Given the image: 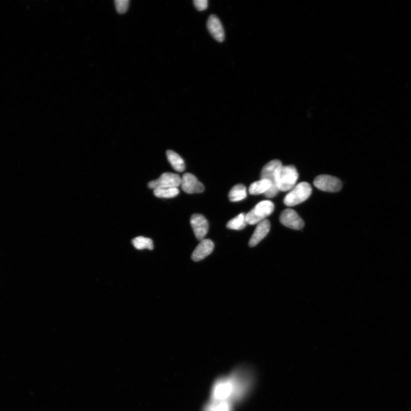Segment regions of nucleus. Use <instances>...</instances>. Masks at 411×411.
<instances>
[{
  "instance_id": "obj_1",
  "label": "nucleus",
  "mask_w": 411,
  "mask_h": 411,
  "mask_svg": "<svg viewBox=\"0 0 411 411\" xmlns=\"http://www.w3.org/2000/svg\"><path fill=\"white\" fill-rule=\"evenodd\" d=\"M298 179V173L294 166H282L276 173V185L281 192L291 190Z\"/></svg>"
},
{
  "instance_id": "obj_2",
  "label": "nucleus",
  "mask_w": 411,
  "mask_h": 411,
  "mask_svg": "<svg viewBox=\"0 0 411 411\" xmlns=\"http://www.w3.org/2000/svg\"><path fill=\"white\" fill-rule=\"evenodd\" d=\"M312 193V188L308 182H300L292 189L284 199V203L288 206H294L304 202Z\"/></svg>"
},
{
  "instance_id": "obj_3",
  "label": "nucleus",
  "mask_w": 411,
  "mask_h": 411,
  "mask_svg": "<svg viewBox=\"0 0 411 411\" xmlns=\"http://www.w3.org/2000/svg\"><path fill=\"white\" fill-rule=\"evenodd\" d=\"M274 208L275 206L272 201H261L250 212L246 214L247 224L250 225L260 224L272 214Z\"/></svg>"
},
{
  "instance_id": "obj_4",
  "label": "nucleus",
  "mask_w": 411,
  "mask_h": 411,
  "mask_svg": "<svg viewBox=\"0 0 411 411\" xmlns=\"http://www.w3.org/2000/svg\"><path fill=\"white\" fill-rule=\"evenodd\" d=\"M282 166L280 160H272L266 164L261 172V178L268 180L272 183L271 188L264 194L268 198H273L279 192L276 185V173Z\"/></svg>"
},
{
  "instance_id": "obj_5",
  "label": "nucleus",
  "mask_w": 411,
  "mask_h": 411,
  "mask_svg": "<svg viewBox=\"0 0 411 411\" xmlns=\"http://www.w3.org/2000/svg\"><path fill=\"white\" fill-rule=\"evenodd\" d=\"M236 388V382L233 377L231 380H220L217 382L214 388V400L216 402H224L230 396Z\"/></svg>"
},
{
  "instance_id": "obj_6",
  "label": "nucleus",
  "mask_w": 411,
  "mask_h": 411,
  "mask_svg": "<svg viewBox=\"0 0 411 411\" xmlns=\"http://www.w3.org/2000/svg\"><path fill=\"white\" fill-rule=\"evenodd\" d=\"M314 184L322 191L330 192H340L342 186V181L339 178L328 175L317 176L314 181Z\"/></svg>"
},
{
  "instance_id": "obj_7",
  "label": "nucleus",
  "mask_w": 411,
  "mask_h": 411,
  "mask_svg": "<svg viewBox=\"0 0 411 411\" xmlns=\"http://www.w3.org/2000/svg\"><path fill=\"white\" fill-rule=\"evenodd\" d=\"M180 183L181 178L179 175L172 172H164L158 179L148 182V187L153 190L159 188H177L180 186Z\"/></svg>"
},
{
  "instance_id": "obj_8",
  "label": "nucleus",
  "mask_w": 411,
  "mask_h": 411,
  "mask_svg": "<svg viewBox=\"0 0 411 411\" xmlns=\"http://www.w3.org/2000/svg\"><path fill=\"white\" fill-rule=\"evenodd\" d=\"M280 221L286 227L296 230L303 228L304 226L303 220L295 210L291 208L286 209L282 212Z\"/></svg>"
},
{
  "instance_id": "obj_9",
  "label": "nucleus",
  "mask_w": 411,
  "mask_h": 411,
  "mask_svg": "<svg viewBox=\"0 0 411 411\" xmlns=\"http://www.w3.org/2000/svg\"><path fill=\"white\" fill-rule=\"evenodd\" d=\"M181 188L188 194H195L204 192V184L191 173H185L181 178Z\"/></svg>"
},
{
  "instance_id": "obj_10",
  "label": "nucleus",
  "mask_w": 411,
  "mask_h": 411,
  "mask_svg": "<svg viewBox=\"0 0 411 411\" xmlns=\"http://www.w3.org/2000/svg\"><path fill=\"white\" fill-rule=\"evenodd\" d=\"M190 224L196 239L201 241L207 235L208 223L206 218L200 214H194L191 217Z\"/></svg>"
},
{
  "instance_id": "obj_11",
  "label": "nucleus",
  "mask_w": 411,
  "mask_h": 411,
  "mask_svg": "<svg viewBox=\"0 0 411 411\" xmlns=\"http://www.w3.org/2000/svg\"><path fill=\"white\" fill-rule=\"evenodd\" d=\"M207 28L209 33L218 42H223L224 40V30L222 24L220 19L216 15L210 16L208 22Z\"/></svg>"
},
{
  "instance_id": "obj_12",
  "label": "nucleus",
  "mask_w": 411,
  "mask_h": 411,
  "mask_svg": "<svg viewBox=\"0 0 411 411\" xmlns=\"http://www.w3.org/2000/svg\"><path fill=\"white\" fill-rule=\"evenodd\" d=\"M214 248V244L212 240L206 239L201 240L192 254V260L194 262L203 260L212 254Z\"/></svg>"
},
{
  "instance_id": "obj_13",
  "label": "nucleus",
  "mask_w": 411,
  "mask_h": 411,
  "mask_svg": "<svg viewBox=\"0 0 411 411\" xmlns=\"http://www.w3.org/2000/svg\"><path fill=\"white\" fill-rule=\"evenodd\" d=\"M270 222L268 220L262 221L258 224L250 240V246L254 247L260 242V241L262 240L268 234L270 230Z\"/></svg>"
},
{
  "instance_id": "obj_14",
  "label": "nucleus",
  "mask_w": 411,
  "mask_h": 411,
  "mask_svg": "<svg viewBox=\"0 0 411 411\" xmlns=\"http://www.w3.org/2000/svg\"><path fill=\"white\" fill-rule=\"evenodd\" d=\"M272 187L270 181L266 179H261L252 183L249 188V193L252 195L265 194Z\"/></svg>"
},
{
  "instance_id": "obj_15",
  "label": "nucleus",
  "mask_w": 411,
  "mask_h": 411,
  "mask_svg": "<svg viewBox=\"0 0 411 411\" xmlns=\"http://www.w3.org/2000/svg\"><path fill=\"white\" fill-rule=\"evenodd\" d=\"M166 156L168 162L176 171L183 172L185 170L184 160L176 152L168 150L166 152Z\"/></svg>"
},
{
  "instance_id": "obj_16",
  "label": "nucleus",
  "mask_w": 411,
  "mask_h": 411,
  "mask_svg": "<svg viewBox=\"0 0 411 411\" xmlns=\"http://www.w3.org/2000/svg\"><path fill=\"white\" fill-rule=\"evenodd\" d=\"M246 188L242 184H238L232 188L230 191L228 197L232 202H238V201L246 198Z\"/></svg>"
},
{
  "instance_id": "obj_17",
  "label": "nucleus",
  "mask_w": 411,
  "mask_h": 411,
  "mask_svg": "<svg viewBox=\"0 0 411 411\" xmlns=\"http://www.w3.org/2000/svg\"><path fill=\"white\" fill-rule=\"evenodd\" d=\"M248 224L246 214L244 213H241L238 216L230 220L227 224L226 227L231 230H241L244 229Z\"/></svg>"
},
{
  "instance_id": "obj_18",
  "label": "nucleus",
  "mask_w": 411,
  "mask_h": 411,
  "mask_svg": "<svg viewBox=\"0 0 411 411\" xmlns=\"http://www.w3.org/2000/svg\"><path fill=\"white\" fill-rule=\"evenodd\" d=\"M153 192L155 196L158 198H172L178 196L180 190L176 188H166L154 189Z\"/></svg>"
},
{
  "instance_id": "obj_19",
  "label": "nucleus",
  "mask_w": 411,
  "mask_h": 411,
  "mask_svg": "<svg viewBox=\"0 0 411 411\" xmlns=\"http://www.w3.org/2000/svg\"><path fill=\"white\" fill-rule=\"evenodd\" d=\"M132 244L138 250L148 249L152 250L154 248L152 240L144 236H138L132 240Z\"/></svg>"
},
{
  "instance_id": "obj_20",
  "label": "nucleus",
  "mask_w": 411,
  "mask_h": 411,
  "mask_svg": "<svg viewBox=\"0 0 411 411\" xmlns=\"http://www.w3.org/2000/svg\"><path fill=\"white\" fill-rule=\"evenodd\" d=\"M116 9L120 14H124L128 8V0H116L115 2Z\"/></svg>"
},
{
  "instance_id": "obj_21",
  "label": "nucleus",
  "mask_w": 411,
  "mask_h": 411,
  "mask_svg": "<svg viewBox=\"0 0 411 411\" xmlns=\"http://www.w3.org/2000/svg\"><path fill=\"white\" fill-rule=\"evenodd\" d=\"M209 410L211 411H230L229 405L227 402H222L220 404H213L212 406H209Z\"/></svg>"
},
{
  "instance_id": "obj_22",
  "label": "nucleus",
  "mask_w": 411,
  "mask_h": 411,
  "mask_svg": "<svg viewBox=\"0 0 411 411\" xmlns=\"http://www.w3.org/2000/svg\"><path fill=\"white\" fill-rule=\"evenodd\" d=\"M194 4L196 9L199 11L204 10L208 7V1L207 0H194Z\"/></svg>"
}]
</instances>
